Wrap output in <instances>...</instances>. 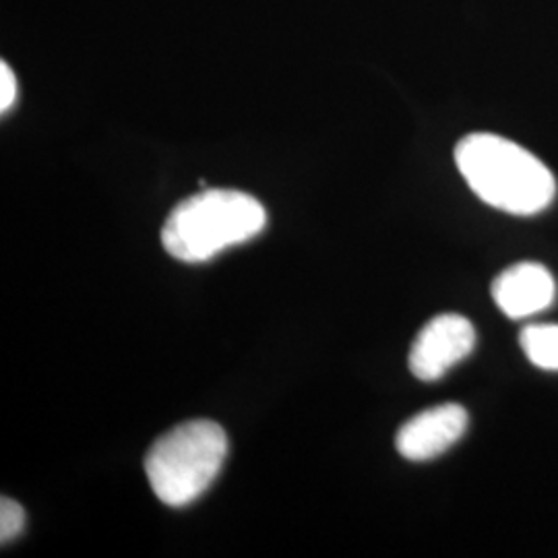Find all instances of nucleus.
Instances as JSON below:
<instances>
[{"label":"nucleus","mask_w":558,"mask_h":558,"mask_svg":"<svg viewBox=\"0 0 558 558\" xmlns=\"http://www.w3.org/2000/svg\"><path fill=\"white\" fill-rule=\"evenodd\" d=\"M476 348V329L461 315H439L428 320L410 350V371L416 379L433 383L445 377Z\"/></svg>","instance_id":"20e7f679"},{"label":"nucleus","mask_w":558,"mask_h":558,"mask_svg":"<svg viewBox=\"0 0 558 558\" xmlns=\"http://www.w3.org/2000/svg\"><path fill=\"white\" fill-rule=\"evenodd\" d=\"M228 437L211 420H191L156 440L145 458L151 490L168 507H186L220 476Z\"/></svg>","instance_id":"7ed1b4c3"},{"label":"nucleus","mask_w":558,"mask_h":558,"mask_svg":"<svg viewBox=\"0 0 558 558\" xmlns=\"http://www.w3.org/2000/svg\"><path fill=\"white\" fill-rule=\"evenodd\" d=\"M493 299L511 319H527L557 299V281L539 263H518L493 281Z\"/></svg>","instance_id":"423d86ee"},{"label":"nucleus","mask_w":558,"mask_h":558,"mask_svg":"<svg viewBox=\"0 0 558 558\" xmlns=\"http://www.w3.org/2000/svg\"><path fill=\"white\" fill-rule=\"evenodd\" d=\"M15 100H17V80L13 69L2 60L0 62V112L4 114L7 110H11Z\"/></svg>","instance_id":"1a4fd4ad"},{"label":"nucleus","mask_w":558,"mask_h":558,"mask_svg":"<svg viewBox=\"0 0 558 558\" xmlns=\"http://www.w3.org/2000/svg\"><path fill=\"white\" fill-rule=\"evenodd\" d=\"M267 226L260 201L230 189H207L179 203L161 228V244L174 259L205 263L226 248L257 239Z\"/></svg>","instance_id":"f03ea898"},{"label":"nucleus","mask_w":558,"mask_h":558,"mask_svg":"<svg viewBox=\"0 0 558 558\" xmlns=\"http://www.w3.org/2000/svg\"><path fill=\"white\" fill-rule=\"evenodd\" d=\"M25 527V511L17 500L2 499L0 502V542L9 544L20 536Z\"/></svg>","instance_id":"6e6552de"},{"label":"nucleus","mask_w":558,"mask_h":558,"mask_svg":"<svg viewBox=\"0 0 558 558\" xmlns=\"http://www.w3.org/2000/svg\"><path fill=\"white\" fill-rule=\"evenodd\" d=\"M459 172L490 207L513 216H536L557 195V180L518 143L493 133H474L456 147Z\"/></svg>","instance_id":"f257e3e1"},{"label":"nucleus","mask_w":558,"mask_h":558,"mask_svg":"<svg viewBox=\"0 0 558 558\" xmlns=\"http://www.w3.org/2000/svg\"><path fill=\"white\" fill-rule=\"evenodd\" d=\"M519 343L534 366L544 371H558V325H527L519 336Z\"/></svg>","instance_id":"0eeeda50"},{"label":"nucleus","mask_w":558,"mask_h":558,"mask_svg":"<svg viewBox=\"0 0 558 558\" xmlns=\"http://www.w3.org/2000/svg\"><path fill=\"white\" fill-rule=\"evenodd\" d=\"M470 416L459 403H442L408 420L396 437L401 458L428 461L453 447L468 430Z\"/></svg>","instance_id":"39448f33"}]
</instances>
